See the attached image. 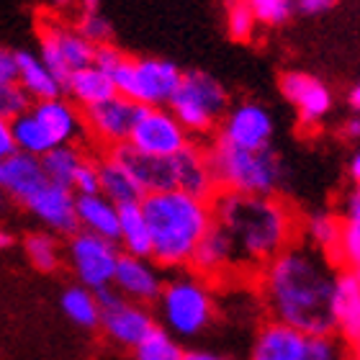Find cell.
I'll list each match as a JSON object with an SVG mask.
<instances>
[{
  "instance_id": "43",
  "label": "cell",
  "mask_w": 360,
  "mask_h": 360,
  "mask_svg": "<svg viewBox=\"0 0 360 360\" xmlns=\"http://www.w3.org/2000/svg\"><path fill=\"white\" fill-rule=\"evenodd\" d=\"M13 152H15V144H13V134H11V121L0 116V162L6 158H11Z\"/></svg>"
},
{
  "instance_id": "48",
  "label": "cell",
  "mask_w": 360,
  "mask_h": 360,
  "mask_svg": "<svg viewBox=\"0 0 360 360\" xmlns=\"http://www.w3.org/2000/svg\"><path fill=\"white\" fill-rule=\"evenodd\" d=\"M347 136H350V139H358V134H360V121L358 119H350L347 121Z\"/></svg>"
},
{
  "instance_id": "2",
  "label": "cell",
  "mask_w": 360,
  "mask_h": 360,
  "mask_svg": "<svg viewBox=\"0 0 360 360\" xmlns=\"http://www.w3.org/2000/svg\"><path fill=\"white\" fill-rule=\"evenodd\" d=\"M214 224L232 240L240 263L260 265L276 257L293 240L296 224L283 201L273 195L219 193L211 203Z\"/></svg>"
},
{
  "instance_id": "49",
  "label": "cell",
  "mask_w": 360,
  "mask_h": 360,
  "mask_svg": "<svg viewBox=\"0 0 360 360\" xmlns=\"http://www.w3.org/2000/svg\"><path fill=\"white\" fill-rule=\"evenodd\" d=\"M13 245V237H11V232H6L3 226H0V250H8Z\"/></svg>"
},
{
  "instance_id": "44",
  "label": "cell",
  "mask_w": 360,
  "mask_h": 360,
  "mask_svg": "<svg viewBox=\"0 0 360 360\" xmlns=\"http://www.w3.org/2000/svg\"><path fill=\"white\" fill-rule=\"evenodd\" d=\"M338 0H299V8L304 13L309 15H316V13H324V11H330Z\"/></svg>"
},
{
  "instance_id": "12",
  "label": "cell",
  "mask_w": 360,
  "mask_h": 360,
  "mask_svg": "<svg viewBox=\"0 0 360 360\" xmlns=\"http://www.w3.org/2000/svg\"><path fill=\"white\" fill-rule=\"evenodd\" d=\"M276 134V124L268 108L260 103H240L221 121L219 142L240 150H270V139Z\"/></svg>"
},
{
  "instance_id": "25",
  "label": "cell",
  "mask_w": 360,
  "mask_h": 360,
  "mask_svg": "<svg viewBox=\"0 0 360 360\" xmlns=\"http://www.w3.org/2000/svg\"><path fill=\"white\" fill-rule=\"evenodd\" d=\"M62 93H68L72 98V103L90 108V105H98L108 101V98L116 96V85L108 77V72H103L96 65H88L83 70H75L72 75L65 80L62 85Z\"/></svg>"
},
{
  "instance_id": "42",
  "label": "cell",
  "mask_w": 360,
  "mask_h": 360,
  "mask_svg": "<svg viewBox=\"0 0 360 360\" xmlns=\"http://www.w3.org/2000/svg\"><path fill=\"white\" fill-rule=\"evenodd\" d=\"M18 77V65H15V52L0 46V85L15 83Z\"/></svg>"
},
{
  "instance_id": "27",
  "label": "cell",
  "mask_w": 360,
  "mask_h": 360,
  "mask_svg": "<svg viewBox=\"0 0 360 360\" xmlns=\"http://www.w3.org/2000/svg\"><path fill=\"white\" fill-rule=\"evenodd\" d=\"M116 242L124 248V255L134 257H150L152 255V240H150V226L144 219L142 203H124L119 206V232Z\"/></svg>"
},
{
  "instance_id": "11",
  "label": "cell",
  "mask_w": 360,
  "mask_h": 360,
  "mask_svg": "<svg viewBox=\"0 0 360 360\" xmlns=\"http://www.w3.org/2000/svg\"><path fill=\"white\" fill-rule=\"evenodd\" d=\"M98 307H101V316L98 324L103 327L105 338L113 340L121 347H134L136 342H142L150 335L152 327H158L152 314L144 309V304L124 299L119 291L113 288H103L96 291Z\"/></svg>"
},
{
  "instance_id": "50",
  "label": "cell",
  "mask_w": 360,
  "mask_h": 360,
  "mask_svg": "<svg viewBox=\"0 0 360 360\" xmlns=\"http://www.w3.org/2000/svg\"><path fill=\"white\" fill-rule=\"evenodd\" d=\"M80 3H83L85 13H96L98 8H101V0H80Z\"/></svg>"
},
{
  "instance_id": "17",
  "label": "cell",
  "mask_w": 360,
  "mask_h": 360,
  "mask_svg": "<svg viewBox=\"0 0 360 360\" xmlns=\"http://www.w3.org/2000/svg\"><path fill=\"white\" fill-rule=\"evenodd\" d=\"M332 322L340 338H345L350 345H358L360 340V276L358 268H345L335 273L330 296Z\"/></svg>"
},
{
  "instance_id": "8",
  "label": "cell",
  "mask_w": 360,
  "mask_h": 360,
  "mask_svg": "<svg viewBox=\"0 0 360 360\" xmlns=\"http://www.w3.org/2000/svg\"><path fill=\"white\" fill-rule=\"evenodd\" d=\"M127 142L152 158H173L188 147V131L165 105H139Z\"/></svg>"
},
{
  "instance_id": "13",
  "label": "cell",
  "mask_w": 360,
  "mask_h": 360,
  "mask_svg": "<svg viewBox=\"0 0 360 360\" xmlns=\"http://www.w3.org/2000/svg\"><path fill=\"white\" fill-rule=\"evenodd\" d=\"M136 113H139V103L116 93V96L103 101V103L85 108V131H90L98 142L116 147V144H124L129 139Z\"/></svg>"
},
{
  "instance_id": "47",
  "label": "cell",
  "mask_w": 360,
  "mask_h": 360,
  "mask_svg": "<svg viewBox=\"0 0 360 360\" xmlns=\"http://www.w3.org/2000/svg\"><path fill=\"white\" fill-rule=\"evenodd\" d=\"M347 105H350L353 111H358V108H360V88H358V85H353V88H350V93H347Z\"/></svg>"
},
{
  "instance_id": "38",
  "label": "cell",
  "mask_w": 360,
  "mask_h": 360,
  "mask_svg": "<svg viewBox=\"0 0 360 360\" xmlns=\"http://www.w3.org/2000/svg\"><path fill=\"white\" fill-rule=\"evenodd\" d=\"M252 8L257 23H268V26H281L291 18L293 0H248Z\"/></svg>"
},
{
  "instance_id": "31",
  "label": "cell",
  "mask_w": 360,
  "mask_h": 360,
  "mask_svg": "<svg viewBox=\"0 0 360 360\" xmlns=\"http://www.w3.org/2000/svg\"><path fill=\"white\" fill-rule=\"evenodd\" d=\"M340 226H342V219H338L335 214H327V211L311 214L307 219V248L316 250L327 260H338Z\"/></svg>"
},
{
  "instance_id": "51",
  "label": "cell",
  "mask_w": 360,
  "mask_h": 360,
  "mask_svg": "<svg viewBox=\"0 0 360 360\" xmlns=\"http://www.w3.org/2000/svg\"><path fill=\"white\" fill-rule=\"evenodd\" d=\"M57 6H68V3H72V0H54Z\"/></svg>"
},
{
  "instance_id": "10",
  "label": "cell",
  "mask_w": 360,
  "mask_h": 360,
  "mask_svg": "<svg viewBox=\"0 0 360 360\" xmlns=\"http://www.w3.org/2000/svg\"><path fill=\"white\" fill-rule=\"evenodd\" d=\"M68 255L80 285H85L90 291L111 288L113 270H116L121 255L116 242L90 232H72Z\"/></svg>"
},
{
  "instance_id": "33",
  "label": "cell",
  "mask_w": 360,
  "mask_h": 360,
  "mask_svg": "<svg viewBox=\"0 0 360 360\" xmlns=\"http://www.w3.org/2000/svg\"><path fill=\"white\" fill-rule=\"evenodd\" d=\"M301 360H353V353H350V342L330 330L304 338Z\"/></svg>"
},
{
  "instance_id": "45",
  "label": "cell",
  "mask_w": 360,
  "mask_h": 360,
  "mask_svg": "<svg viewBox=\"0 0 360 360\" xmlns=\"http://www.w3.org/2000/svg\"><path fill=\"white\" fill-rule=\"evenodd\" d=\"M183 360H232V358H224V355L211 353V350H191V353L183 355Z\"/></svg>"
},
{
  "instance_id": "16",
  "label": "cell",
  "mask_w": 360,
  "mask_h": 360,
  "mask_svg": "<svg viewBox=\"0 0 360 360\" xmlns=\"http://www.w3.org/2000/svg\"><path fill=\"white\" fill-rule=\"evenodd\" d=\"M49 232L57 234H72L77 232V219H75V193L65 186L49 183L39 188L29 201L23 203Z\"/></svg>"
},
{
  "instance_id": "4",
  "label": "cell",
  "mask_w": 360,
  "mask_h": 360,
  "mask_svg": "<svg viewBox=\"0 0 360 360\" xmlns=\"http://www.w3.org/2000/svg\"><path fill=\"white\" fill-rule=\"evenodd\" d=\"M217 188L242 195H273L283 186V165L270 150H240L217 142L206 152Z\"/></svg>"
},
{
  "instance_id": "32",
  "label": "cell",
  "mask_w": 360,
  "mask_h": 360,
  "mask_svg": "<svg viewBox=\"0 0 360 360\" xmlns=\"http://www.w3.org/2000/svg\"><path fill=\"white\" fill-rule=\"evenodd\" d=\"M62 311L77 324V327H98V316H101V307H98L96 291H90L85 285H72L62 293Z\"/></svg>"
},
{
  "instance_id": "9",
  "label": "cell",
  "mask_w": 360,
  "mask_h": 360,
  "mask_svg": "<svg viewBox=\"0 0 360 360\" xmlns=\"http://www.w3.org/2000/svg\"><path fill=\"white\" fill-rule=\"evenodd\" d=\"M93 52L96 46L80 37L75 29H68L54 21H44L39 26V60L52 70L62 85L75 70L93 65Z\"/></svg>"
},
{
  "instance_id": "30",
  "label": "cell",
  "mask_w": 360,
  "mask_h": 360,
  "mask_svg": "<svg viewBox=\"0 0 360 360\" xmlns=\"http://www.w3.org/2000/svg\"><path fill=\"white\" fill-rule=\"evenodd\" d=\"M83 160L85 155L77 150L75 144H60V147H52L49 152H44L39 158V162H41V170H44L49 183H57V186H65L72 191V178H75Z\"/></svg>"
},
{
  "instance_id": "3",
  "label": "cell",
  "mask_w": 360,
  "mask_h": 360,
  "mask_svg": "<svg viewBox=\"0 0 360 360\" xmlns=\"http://www.w3.org/2000/svg\"><path fill=\"white\" fill-rule=\"evenodd\" d=\"M139 203L150 226V257L160 268H186L198 240L214 221L211 203L183 191L144 193Z\"/></svg>"
},
{
  "instance_id": "37",
  "label": "cell",
  "mask_w": 360,
  "mask_h": 360,
  "mask_svg": "<svg viewBox=\"0 0 360 360\" xmlns=\"http://www.w3.org/2000/svg\"><path fill=\"white\" fill-rule=\"evenodd\" d=\"M338 260H342L345 268H358L360 265V219H342Z\"/></svg>"
},
{
  "instance_id": "35",
  "label": "cell",
  "mask_w": 360,
  "mask_h": 360,
  "mask_svg": "<svg viewBox=\"0 0 360 360\" xmlns=\"http://www.w3.org/2000/svg\"><path fill=\"white\" fill-rule=\"evenodd\" d=\"M26 255L34 263V268L41 270V273H52V270L60 268V245L52 234L37 232L26 237Z\"/></svg>"
},
{
  "instance_id": "46",
  "label": "cell",
  "mask_w": 360,
  "mask_h": 360,
  "mask_svg": "<svg viewBox=\"0 0 360 360\" xmlns=\"http://www.w3.org/2000/svg\"><path fill=\"white\" fill-rule=\"evenodd\" d=\"M347 173H350V178H353L355 183L360 180V155L358 152H355L353 158H350V162H347Z\"/></svg>"
},
{
  "instance_id": "7",
  "label": "cell",
  "mask_w": 360,
  "mask_h": 360,
  "mask_svg": "<svg viewBox=\"0 0 360 360\" xmlns=\"http://www.w3.org/2000/svg\"><path fill=\"white\" fill-rule=\"evenodd\" d=\"M116 85V93L131 98L139 105H167L178 88L180 72L173 62L144 57V60H124L108 72Z\"/></svg>"
},
{
  "instance_id": "14",
  "label": "cell",
  "mask_w": 360,
  "mask_h": 360,
  "mask_svg": "<svg viewBox=\"0 0 360 360\" xmlns=\"http://www.w3.org/2000/svg\"><path fill=\"white\" fill-rule=\"evenodd\" d=\"M162 283L165 281L160 276V265L152 257H134L124 252L119 255L111 288L119 291L124 299L136 301V304H152L158 301Z\"/></svg>"
},
{
  "instance_id": "15",
  "label": "cell",
  "mask_w": 360,
  "mask_h": 360,
  "mask_svg": "<svg viewBox=\"0 0 360 360\" xmlns=\"http://www.w3.org/2000/svg\"><path fill=\"white\" fill-rule=\"evenodd\" d=\"M281 90H283L285 101L296 105V111L307 127L319 124L332 111L330 88L309 72H285L281 77Z\"/></svg>"
},
{
  "instance_id": "5",
  "label": "cell",
  "mask_w": 360,
  "mask_h": 360,
  "mask_svg": "<svg viewBox=\"0 0 360 360\" xmlns=\"http://www.w3.org/2000/svg\"><path fill=\"white\" fill-rule=\"evenodd\" d=\"M160 316H162V330H167L175 338H198L201 332L209 330L214 322V296L209 285L203 283L201 276L183 273L162 283L158 296Z\"/></svg>"
},
{
  "instance_id": "29",
  "label": "cell",
  "mask_w": 360,
  "mask_h": 360,
  "mask_svg": "<svg viewBox=\"0 0 360 360\" xmlns=\"http://www.w3.org/2000/svg\"><path fill=\"white\" fill-rule=\"evenodd\" d=\"M11 134H13L15 152H26V155H34V158H41L44 152H49L54 147L46 129L39 124V119L31 113V108H26L15 119H11Z\"/></svg>"
},
{
  "instance_id": "20",
  "label": "cell",
  "mask_w": 360,
  "mask_h": 360,
  "mask_svg": "<svg viewBox=\"0 0 360 360\" xmlns=\"http://www.w3.org/2000/svg\"><path fill=\"white\" fill-rule=\"evenodd\" d=\"M240 263L237 260V252H234L232 240L226 237V232L219 224L211 221V226L206 229L198 245H195L193 255H191V268L195 270V276L201 278H214L221 276L226 270H232L234 265Z\"/></svg>"
},
{
  "instance_id": "26",
  "label": "cell",
  "mask_w": 360,
  "mask_h": 360,
  "mask_svg": "<svg viewBox=\"0 0 360 360\" xmlns=\"http://www.w3.org/2000/svg\"><path fill=\"white\" fill-rule=\"evenodd\" d=\"M15 65H18V77L15 83L31 101H46V98H60L62 83L57 80L52 70L39 60V54L15 52Z\"/></svg>"
},
{
  "instance_id": "21",
  "label": "cell",
  "mask_w": 360,
  "mask_h": 360,
  "mask_svg": "<svg viewBox=\"0 0 360 360\" xmlns=\"http://www.w3.org/2000/svg\"><path fill=\"white\" fill-rule=\"evenodd\" d=\"M46 183V175L41 170V162L34 155L13 152L11 158L0 162V191L15 198L18 203H26L39 188Z\"/></svg>"
},
{
  "instance_id": "52",
  "label": "cell",
  "mask_w": 360,
  "mask_h": 360,
  "mask_svg": "<svg viewBox=\"0 0 360 360\" xmlns=\"http://www.w3.org/2000/svg\"><path fill=\"white\" fill-rule=\"evenodd\" d=\"M0 198H3V191H0Z\"/></svg>"
},
{
  "instance_id": "18",
  "label": "cell",
  "mask_w": 360,
  "mask_h": 360,
  "mask_svg": "<svg viewBox=\"0 0 360 360\" xmlns=\"http://www.w3.org/2000/svg\"><path fill=\"white\" fill-rule=\"evenodd\" d=\"M116 158L129 173L134 175L136 183L142 186L144 193H160V191H175V173H173V158H152L144 152L134 150L129 142L116 144L108 152Z\"/></svg>"
},
{
  "instance_id": "34",
  "label": "cell",
  "mask_w": 360,
  "mask_h": 360,
  "mask_svg": "<svg viewBox=\"0 0 360 360\" xmlns=\"http://www.w3.org/2000/svg\"><path fill=\"white\" fill-rule=\"evenodd\" d=\"M131 350H134V360H183L186 355L178 338L162 327H152L150 335L142 342H136Z\"/></svg>"
},
{
  "instance_id": "6",
  "label": "cell",
  "mask_w": 360,
  "mask_h": 360,
  "mask_svg": "<svg viewBox=\"0 0 360 360\" xmlns=\"http://www.w3.org/2000/svg\"><path fill=\"white\" fill-rule=\"evenodd\" d=\"M167 105L188 134H206L226 113L229 96L217 77L195 70V72H183Z\"/></svg>"
},
{
  "instance_id": "23",
  "label": "cell",
  "mask_w": 360,
  "mask_h": 360,
  "mask_svg": "<svg viewBox=\"0 0 360 360\" xmlns=\"http://www.w3.org/2000/svg\"><path fill=\"white\" fill-rule=\"evenodd\" d=\"M304 338L299 330H293L283 322H268L255 335L250 360H301Z\"/></svg>"
},
{
  "instance_id": "1",
  "label": "cell",
  "mask_w": 360,
  "mask_h": 360,
  "mask_svg": "<svg viewBox=\"0 0 360 360\" xmlns=\"http://www.w3.org/2000/svg\"><path fill=\"white\" fill-rule=\"evenodd\" d=\"M335 268L311 248H285L268 260L263 293L270 314L301 335L335 330L330 311Z\"/></svg>"
},
{
  "instance_id": "24",
  "label": "cell",
  "mask_w": 360,
  "mask_h": 360,
  "mask_svg": "<svg viewBox=\"0 0 360 360\" xmlns=\"http://www.w3.org/2000/svg\"><path fill=\"white\" fill-rule=\"evenodd\" d=\"M75 219L80 232L98 234L116 242L119 232V206L108 201L103 193L75 195Z\"/></svg>"
},
{
  "instance_id": "28",
  "label": "cell",
  "mask_w": 360,
  "mask_h": 360,
  "mask_svg": "<svg viewBox=\"0 0 360 360\" xmlns=\"http://www.w3.org/2000/svg\"><path fill=\"white\" fill-rule=\"evenodd\" d=\"M98 183H101V193L108 201L116 203V206L142 201L144 198V191L136 183L134 175L129 173L127 167L121 165L116 158H111V155L98 162Z\"/></svg>"
},
{
  "instance_id": "36",
  "label": "cell",
  "mask_w": 360,
  "mask_h": 360,
  "mask_svg": "<svg viewBox=\"0 0 360 360\" xmlns=\"http://www.w3.org/2000/svg\"><path fill=\"white\" fill-rule=\"evenodd\" d=\"M255 29L257 21L252 8L248 6V0H229V6H226V31H229V37L237 39V41H248V39H252Z\"/></svg>"
},
{
  "instance_id": "40",
  "label": "cell",
  "mask_w": 360,
  "mask_h": 360,
  "mask_svg": "<svg viewBox=\"0 0 360 360\" xmlns=\"http://www.w3.org/2000/svg\"><path fill=\"white\" fill-rule=\"evenodd\" d=\"M75 31L83 39H88L93 46L108 44V41H111V23L105 21L98 11L96 13H83V18H80V23H77Z\"/></svg>"
},
{
  "instance_id": "22",
  "label": "cell",
  "mask_w": 360,
  "mask_h": 360,
  "mask_svg": "<svg viewBox=\"0 0 360 360\" xmlns=\"http://www.w3.org/2000/svg\"><path fill=\"white\" fill-rule=\"evenodd\" d=\"M173 173H175V191L191 193L195 198H206L217 193V180L209 167L206 152L198 147H183L178 155H173Z\"/></svg>"
},
{
  "instance_id": "19",
  "label": "cell",
  "mask_w": 360,
  "mask_h": 360,
  "mask_svg": "<svg viewBox=\"0 0 360 360\" xmlns=\"http://www.w3.org/2000/svg\"><path fill=\"white\" fill-rule=\"evenodd\" d=\"M29 108L39 119V124L46 129V134L54 142V147H60V144H75L85 134V124L80 111L75 108L72 101H65L62 96L37 101Z\"/></svg>"
},
{
  "instance_id": "41",
  "label": "cell",
  "mask_w": 360,
  "mask_h": 360,
  "mask_svg": "<svg viewBox=\"0 0 360 360\" xmlns=\"http://www.w3.org/2000/svg\"><path fill=\"white\" fill-rule=\"evenodd\" d=\"M72 193L75 195H90L101 193V183H98V162L85 158L77 167L75 178H72Z\"/></svg>"
},
{
  "instance_id": "39",
  "label": "cell",
  "mask_w": 360,
  "mask_h": 360,
  "mask_svg": "<svg viewBox=\"0 0 360 360\" xmlns=\"http://www.w3.org/2000/svg\"><path fill=\"white\" fill-rule=\"evenodd\" d=\"M31 105V98L21 90L18 83H6L0 85V116L3 119H15L18 113H23Z\"/></svg>"
}]
</instances>
